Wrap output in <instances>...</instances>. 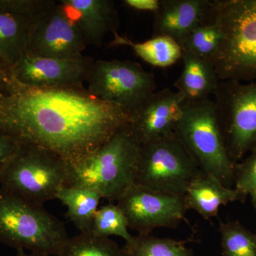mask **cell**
I'll use <instances>...</instances> for the list:
<instances>
[{
  "instance_id": "e0dca14e",
  "label": "cell",
  "mask_w": 256,
  "mask_h": 256,
  "mask_svg": "<svg viewBox=\"0 0 256 256\" xmlns=\"http://www.w3.org/2000/svg\"><path fill=\"white\" fill-rule=\"evenodd\" d=\"M181 60L183 69L174 82L176 92L188 102L210 99L220 80L213 64L184 50Z\"/></svg>"
},
{
  "instance_id": "ac0fdd59",
  "label": "cell",
  "mask_w": 256,
  "mask_h": 256,
  "mask_svg": "<svg viewBox=\"0 0 256 256\" xmlns=\"http://www.w3.org/2000/svg\"><path fill=\"white\" fill-rule=\"evenodd\" d=\"M57 200L66 206V216L80 233L92 230V222L102 197L92 188L66 185L60 188Z\"/></svg>"
},
{
  "instance_id": "7a4b0ae2",
  "label": "cell",
  "mask_w": 256,
  "mask_h": 256,
  "mask_svg": "<svg viewBox=\"0 0 256 256\" xmlns=\"http://www.w3.org/2000/svg\"><path fill=\"white\" fill-rule=\"evenodd\" d=\"M222 40L214 66L218 78L256 80V0H214Z\"/></svg>"
},
{
  "instance_id": "6da1fadb",
  "label": "cell",
  "mask_w": 256,
  "mask_h": 256,
  "mask_svg": "<svg viewBox=\"0 0 256 256\" xmlns=\"http://www.w3.org/2000/svg\"><path fill=\"white\" fill-rule=\"evenodd\" d=\"M132 114L82 88H38L12 76L0 96V130L20 144L46 148L72 166L107 142Z\"/></svg>"
},
{
  "instance_id": "7402d4cb",
  "label": "cell",
  "mask_w": 256,
  "mask_h": 256,
  "mask_svg": "<svg viewBox=\"0 0 256 256\" xmlns=\"http://www.w3.org/2000/svg\"><path fill=\"white\" fill-rule=\"evenodd\" d=\"M222 40V33L220 26L212 16L208 22L192 30L178 42V44L182 50L212 64L220 48Z\"/></svg>"
},
{
  "instance_id": "5b68a950",
  "label": "cell",
  "mask_w": 256,
  "mask_h": 256,
  "mask_svg": "<svg viewBox=\"0 0 256 256\" xmlns=\"http://www.w3.org/2000/svg\"><path fill=\"white\" fill-rule=\"evenodd\" d=\"M69 166L53 152L20 144L0 176V188L44 206L68 184Z\"/></svg>"
},
{
  "instance_id": "4316f807",
  "label": "cell",
  "mask_w": 256,
  "mask_h": 256,
  "mask_svg": "<svg viewBox=\"0 0 256 256\" xmlns=\"http://www.w3.org/2000/svg\"><path fill=\"white\" fill-rule=\"evenodd\" d=\"M52 0H0V10L34 20Z\"/></svg>"
},
{
  "instance_id": "44dd1931",
  "label": "cell",
  "mask_w": 256,
  "mask_h": 256,
  "mask_svg": "<svg viewBox=\"0 0 256 256\" xmlns=\"http://www.w3.org/2000/svg\"><path fill=\"white\" fill-rule=\"evenodd\" d=\"M185 240L138 234L122 248L124 256H194Z\"/></svg>"
},
{
  "instance_id": "4fadbf2b",
  "label": "cell",
  "mask_w": 256,
  "mask_h": 256,
  "mask_svg": "<svg viewBox=\"0 0 256 256\" xmlns=\"http://www.w3.org/2000/svg\"><path fill=\"white\" fill-rule=\"evenodd\" d=\"M184 100L180 92L164 88L154 92L134 111L128 124L140 144L174 133Z\"/></svg>"
},
{
  "instance_id": "ffe728a7",
  "label": "cell",
  "mask_w": 256,
  "mask_h": 256,
  "mask_svg": "<svg viewBox=\"0 0 256 256\" xmlns=\"http://www.w3.org/2000/svg\"><path fill=\"white\" fill-rule=\"evenodd\" d=\"M114 36L112 45L130 47L138 56L153 66L166 68L182 58L181 46L170 37L152 36L148 41L134 42L118 34Z\"/></svg>"
},
{
  "instance_id": "2e32d148",
  "label": "cell",
  "mask_w": 256,
  "mask_h": 256,
  "mask_svg": "<svg viewBox=\"0 0 256 256\" xmlns=\"http://www.w3.org/2000/svg\"><path fill=\"white\" fill-rule=\"evenodd\" d=\"M184 200L188 210H194L206 220L217 216L220 206L244 200L235 188H228L216 176L204 172L190 184Z\"/></svg>"
},
{
  "instance_id": "cb8c5ba5",
  "label": "cell",
  "mask_w": 256,
  "mask_h": 256,
  "mask_svg": "<svg viewBox=\"0 0 256 256\" xmlns=\"http://www.w3.org/2000/svg\"><path fill=\"white\" fill-rule=\"evenodd\" d=\"M220 232L222 256H256V234L240 222H220Z\"/></svg>"
},
{
  "instance_id": "d4e9b609",
  "label": "cell",
  "mask_w": 256,
  "mask_h": 256,
  "mask_svg": "<svg viewBox=\"0 0 256 256\" xmlns=\"http://www.w3.org/2000/svg\"><path fill=\"white\" fill-rule=\"evenodd\" d=\"M127 218L117 204L112 202L100 207L94 217L92 234L102 238L119 236L126 242H130L133 237L129 233Z\"/></svg>"
},
{
  "instance_id": "7c38bea8",
  "label": "cell",
  "mask_w": 256,
  "mask_h": 256,
  "mask_svg": "<svg viewBox=\"0 0 256 256\" xmlns=\"http://www.w3.org/2000/svg\"><path fill=\"white\" fill-rule=\"evenodd\" d=\"M94 60L82 56L74 60L44 58L24 54L10 68L18 84L38 88H82Z\"/></svg>"
},
{
  "instance_id": "f546056e",
  "label": "cell",
  "mask_w": 256,
  "mask_h": 256,
  "mask_svg": "<svg viewBox=\"0 0 256 256\" xmlns=\"http://www.w3.org/2000/svg\"><path fill=\"white\" fill-rule=\"evenodd\" d=\"M11 80L12 76L10 69L0 62V96L6 92Z\"/></svg>"
},
{
  "instance_id": "3957f363",
  "label": "cell",
  "mask_w": 256,
  "mask_h": 256,
  "mask_svg": "<svg viewBox=\"0 0 256 256\" xmlns=\"http://www.w3.org/2000/svg\"><path fill=\"white\" fill-rule=\"evenodd\" d=\"M140 144L129 124L118 130L96 151L69 166L68 185H78L98 192L110 202L134 183Z\"/></svg>"
},
{
  "instance_id": "52a82bcc",
  "label": "cell",
  "mask_w": 256,
  "mask_h": 256,
  "mask_svg": "<svg viewBox=\"0 0 256 256\" xmlns=\"http://www.w3.org/2000/svg\"><path fill=\"white\" fill-rule=\"evenodd\" d=\"M202 172L174 132L140 144L134 184L153 191L184 196Z\"/></svg>"
},
{
  "instance_id": "30bf717a",
  "label": "cell",
  "mask_w": 256,
  "mask_h": 256,
  "mask_svg": "<svg viewBox=\"0 0 256 256\" xmlns=\"http://www.w3.org/2000/svg\"><path fill=\"white\" fill-rule=\"evenodd\" d=\"M82 34L60 1L50 4L32 20L26 54L44 58L74 60L86 48Z\"/></svg>"
},
{
  "instance_id": "f1b7e54d",
  "label": "cell",
  "mask_w": 256,
  "mask_h": 256,
  "mask_svg": "<svg viewBox=\"0 0 256 256\" xmlns=\"http://www.w3.org/2000/svg\"><path fill=\"white\" fill-rule=\"evenodd\" d=\"M124 2L132 9L156 13L159 9L161 0H124Z\"/></svg>"
},
{
  "instance_id": "9a60e30c",
  "label": "cell",
  "mask_w": 256,
  "mask_h": 256,
  "mask_svg": "<svg viewBox=\"0 0 256 256\" xmlns=\"http://www.w3.org/2000/svg\"><path fill=\"white\" fill-rule=\"evenodd\" d=\"M86 46H100L106 35L118 34V12L112 0H60Z\"/></svg>"
},
{
  "instance_id": "ba28073f",
  "label": "cell",
  "mask_w": 256,
  "mask_h": 256,
  "mask_svg": "<svg viewBox=\"0 0 256 256\" xmlns=\"http://www.w3.org/2000/svg\"><path fill=\"white\" fill-rule=\"evenodd\" d=\"M213 96L224 144L236 164L256 150V80H220Z\"/></svg>"
},
{
  "instance_id": "8992f818",
  "label": "cell",
  "mask_w": 256,
  "mask_h": 256,
  "mask_svg": "<svg viewBox=\"0 0 256 256\" xmlns=\"http://www.w3.org/2000/svg\"><path fill=\"white\" fill-rule=\"evenodd\" d=\"M175 134L204 172L214 175L230 188L235 163L229 158L212 99L184 102Z\"/></svg>"
},
{
  "instance_id": "9c48e42d",
  "label": "cell",
  "mask_w": 256,
  "mask_h": 256,
  "mask_svg": "<svg viewBox=\"0 0 256 256\" xmlns=\"http://www.w3.org/2000/svg\"><path fill=\"white\" fill-rule=\"evenodd\" d=\"M87 90L101 100L132 114L154 92V74L131 60H98L86 79Z\"/></svg>"
},
{
  "instance_id": "4dcf8cb0",
  "label": "cell",
  "mask_w": 256,
  "mask_h": 256,
  "mask_svg": "<svg viewBox=\"0 0 256 256\" xmlns=\"http://www.w3.org/2000/svg\"><path fill=\"white\" fill-rule=\"evenodd\" d=\"M16 256H44L40 254H32V252H26L25 250H18Z\"/></svg>"
},
{
  "instance_id": "484cf974",
  "label": "cell",
  "mask_w": 256,
  "mask_h": 256,
  "mask_svg": "<svg viewBox=\"0 0 256 256\" xmlns=\"http://www.w3.org/2000/svg\"><path fill=\"white\" fill-rule=\"evenodd\" d=\"M235 190L242 200L250 196L256 210V150L242 163H236L234 170Z\"/></svg>"
},
{
  "instance_id": "277c9868",
  "label": "cell",
  "mask_w": 256,
  "mask_h": 256,
  "mask_svg": "<svg viewBox=\"0 0 256 256\" xmlns=\"http://www.w3.org/2000/svg\"><path fill=\"white\" fill-rule=\"evenodd\" d=\"M68 238L63 222L44 206L0 188V242L16 252L58 256Z\"/></svg>"
},
{
  "instance_id": "d6986e66",
  "label": "cell",
  "mask_w": 256,
  "mask_h": 256,
  "mask_svg": "<svg viewBox=\"0 0 256 256\" xmlns=\"http://www.w3.org/2000/svg\"><path fill=\"white\" fill-rule=\"evenodd\" d=\"M32 20L0 10V62L10 68L26 53Z\"/></svg>"
},
{
  "instance_id": "8fae6325",
  "label": "cell",
  "mask_w": 256,
  "mask_h": 256,
  "mask_svg": "<svg viewBox=\"0 0 256 256\" xmlns=\"http://www.w3.org/2000/svg\"><path fill=\"white\" fill-rule=\"evenodd\" d=\"M116 202L129 228L138 234H151L158 228H176L188 210L184 196L153 191L134 183Z\"/></svg>"
},
{
  "instance_id": "603a6c76",
  "label": "cell",
  "mask_w": 256,
  "mask_h": 256,
  "mask_svg": "<svg viewBox=\"0 0 256 256\" xmlns=\"http://www.w3.org/2000/svg\"><path fill=\"white\" fill-rule=\"evenodd\" d=\"M58 256H124L118 244L110 238H102L92 232L69 238Z\"/></svg>"
},
{
  "instance_id": "5bb4252c",
  "label": "cell",
  "mask_w": 256,
  "mask_h": 256,
  "mask_svg": "<svg viewBox=\"0 0 256 256\" xmlns=\"http://www.w3.org/2000/svg\"><path fill=\"white\" fill-rule=\"evenodd\" d=\"M214 0H161L154 13L152 36H168L178 44L190 32L212 20Z\"/></svg>"
},
{
  "instance_id": "83f0119b",
  "label": "cell",
  "mask_w": 256,
  "mask_h": 256,
  "mask_svg": "<svg viewBox=\"0 0 256 256\" xmlns=\"http://www.w3.org/2000/svg\"><path fill=\"white\" fill-rule=\"evenodd\" d=\"M20 143L0 130V176L13 156L16 154Z\"/></svg>"
}]
</instances>
